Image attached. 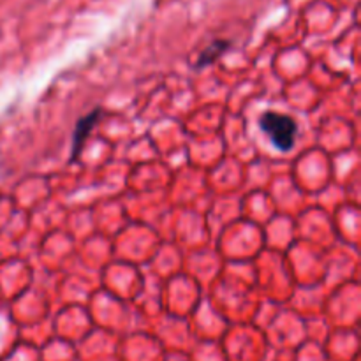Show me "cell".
Masks as SVG:
<instances>
[{
	"mask_svg": "<svg viewBox=\"0 0 361 361\" xmlns=\"http://www.w3.org/2000/svg\"><path fill=\"white\" fill-rule=\"evenodd\" d=\"M259 127L282 152H289L297 143L298 125L294 118H291L289 115L275 111L263 113L259 118Z\"/></svg>",
	"mask_w": 361,
	"mask_h": 361,
	"instance_id": "cell-1",
	"label": "cell"
},
{
	"mask_svg": "<svg viewBox=\"0 0 361 361\" xmlns=\"http://www.w3.org/2000/svg\"><path fill=\"white\" fill-rule=\"evenodd\" d=\"M101 116H102V109L95 108L94 111H90L88 115H85L83 118L78 120L76 129H74V134H72V150H71V152H72L71 159L72 161L76 159L78 154L81 152L85 139H87L88 134H90V130L94 129V125L99 122V118H101Z\"/></svg>",
	"mask_w": 361,
	"mask_h": 361,
	"instance_id": "cell-2",
	"label": "cell"
},
{
	"mask_svg": "<svg viewBox=\"0 0 361 361\" xmlns=\"http://www.w3.org/2000/svg\"><path fill=\"white\" fill-rule=\"evenodd\" d=\"M229 46H231V44H229L228 41H215V43H212L205 51H203L201 57H199L198 67H203V65H208L212 64V62H215Z\"/></svg>",
	"mask_w": 361,
	"mask_h": 361,
	"instance_id": "cell-3",
	"label": "cell"
}]
</instances>
